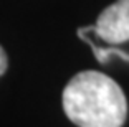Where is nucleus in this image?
Here are the masks:
<instances>
[{
	"label": "nucleus",
	"mask_w": 129,
	"mask_h": 127,
	"mask_svg": "<svg viewBox=\"0 0 129 127\" xmlns=\"http://www.w3.org/2000/svg\"><path fill=\"white\" fill-rule=\"evenodd\" d=\"M7 66H8V58H7V53L4 51V48L0 46V76L7 71Z\"/></svg>",
	"instance_id": "20e7f679"
},
{
	"label": "nucleus",
	"mask_w": 129,
	"mask_h": 127,
	"mask_svg": "<svg viewBox=\"0 0 129 127\" xmlns=\"http://www.w3.org/2000/svg\"><path fill=\"white\" fill-rule=\"evenodd\" d=\"M76 33H78V36H80L81 40L86 41L88 45L91 46L93 53H94V56H96V60H98L101 64H106L108 61H109V56H118V58H121L122 61H127V63H129V53H126L124 50L118 48L116 45H111V46H98L94 41H93V38L89 36V33H86L83 28H78V31H76Z\"/></svg>",
	"instance_id": "7ed1b4c3"
},
{
	"label": "nucleus",
	"mask_w": 129,
	"mask_h": 127,
	"mask_svg": "<svg viewBox=\"0 0 129 127\" xmlns=\"http://www.w3.org/2000/svg\"><path fill=\"white\" fill-rule=\"evenodd\" d=\"M89 30L108 45L129 41V0H116L104 8Z\"/></svg>",
	"instance_id": "f03ea898"
},
{
	"label": "nucleus",
	"mask_w": 129,
	"mask_h": 127,
	"mask_svg": "<svg viewBox=\"0 0 129 127\" xmlns=\"http://www.w3.org/2000/svg\"><path fill=\"white\" fill-rule=\"evenodd\" d=\"M61 102L68 119L78 127H121L127 116L121 86L99 71H81L71 78Z\"/></svg>",
	"instance_id": "f257e3e1"
}]
</instances>
